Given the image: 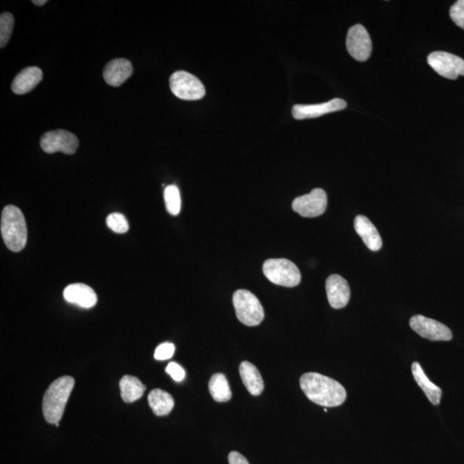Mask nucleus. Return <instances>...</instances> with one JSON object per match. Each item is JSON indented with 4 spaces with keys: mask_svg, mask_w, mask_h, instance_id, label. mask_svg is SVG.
<instances>
[{
    "mask_svg": "<svg viewBox=\"0 0 464 464\" xmlns=\"http://www.w3.org/2000/svg\"><path fill=\"white\" fill-rule=\"evenodd\" d=\"M300 387L307 398L319 406H340L347 398L346 389L339 382L320 373L304 374L300 377Z\"/></svg>",
    "mask_w": 464,
    "mask_h": 464,
    "instance_id": "obj_1",
    "label": "nucleus"
},
{
    "mask_svg": "<svg viewBox=\"0 0 464 464\" xmlns=\"http://www.w3.org/2000/svg\"><path fill=\"white\" fill-rule=\"evenodd\" d=\"M74 383L75 382L72 377H61L47 389L43 397V412L44 418L50 424H57L61 421Z\"/></svg>",
    "mask_w": 464,
    "mask_h": 464,
    "instance_id": "obj_2",
    "label": "nucleus"
},
{
    "mask_svg": "<svg viewBox=\"0 0 464 464\" xmlns=\"http://www.w3.org/2000/svg\"><path fill=\"white\" fill-rule=\"evenodd\" d=\"M1 234L7 248L13 252L23 250L27 244V226L23 213L18 207L9 205L1 215Z\"/></svg>",
    "mask_w": 464,
    "mask_h": 464,
    "instance_id": "obj_3",
    "label": "nucleus"
},
{
    "mask_svg": "<svg viewBox=\"0 0 464 464\" xmlns=\"http://www.w3.org/2000/svg\"><path fill=\"white\" fill-rule=\"evenodd\" d=\"M233 306L237 319L244 325L257 326L264 319V310L261 302L250 291L242 289L234 293Z\"/></svg>",
    "mask_w": 464,
    "mask_h": 464,
    "instance_id": "obj_4",
    "label": "nucleus"
},
{
    "mask_svg": "<svg viewBox=\"0 0 464 464\" xmlns=\"http://www.w3.org/2000/svg\"><path fill=\"white\" fill-rule=\"evenodd\" d=\"M263 273L272 283L285 287H297L301 281V273L287 259H269L263 264Z\"/></svg>",
    "mask_w": 464,
    "mask_h": 464,
    "instance_id": "obj_5",
    "label": "nucleus"
},
{
    "mask_svg": "<svg viewBox=\"0 0 464 464\" xmlns=\"http://www.w3.org/2000/svg\"><path fill=\"white\" fill-rule=\"evenodd\" d=\"M170 87L174 96L186 101L200 100L206 95V89L202 81L185 70H178L172 74Z\"/></svg>",
    "mask_w": 464,
    "mask_h": 464,
    "instance_id": "obj_6",
    "label": "nucleus"
},
{
    "mask_svg": "<svg viewBox=\"0 0 464 464\" xmlns=\"http://www.w3.org/2000/svg\"><path fill=\"white\" fill-rule=\"evenodd\" d=\"M428 65L440 76L456 80L464 76V61L462 58L447 52H433L428 57Z\"/></svg>",
    "mask_w": 464,
    "mask_h": 464,
    "instance_id": "obj_7",
    "label": "nucleus"
},
{
    "mask_svg": "<svg viewBox=\"0 0 464 464\" xmlns=\"http://www.w3.org/2000/svg\"><path fill=\"white\" fill-rule=\"evenodd\" d=\"M79 144L75 135L62 129L47 132L40 139V147L50 154L61 151L72 155L75 154Z\"/></svg>",
    "mask_w": 464,
    "mask_h": 464,
    "instance_id": "obj_8",
    "label": "nucleus"
},
{
    "mask_svg": "<svg viewBox=\"0 0 464 464\" xmlns=\"http://www.w3.org/2000/svg\"><path fill=\"white\" fill-rule=\"evenodd\" d=\"M328 205L326 192L315 188L310 194L299 196L292 202V209L304 218H315L324 214Z\"/></svg>",
    "mask_w": 464,
    "mask_h": 464,
    "instance_id": "obj_9",
    "label": "nucleus"
},
{
    "mask_svg": "<svg viewBox=\"0 0 464 464\" xmlns=\"http://www.w3.org/2000/svg\"><path fill=\"white\" fill-rule=\"evenodd\" d=\"M410 325L419 336L430 340L448 341L452 339V333L447 326L422 315L412 317Z\"/></svg>",
    "mask_w": 464,
    "mask_h": 464,
    "instance_id": "obj_10",
    "label": "nucleus"
},
{
    "mask_svg": "<svg viewBox=\"0 0 464 464\" xmlns=\"http://www.w3.org/2000/svg\"><path fill=\"white\" fill-rule=\"evenodd\" d=\"M349 54L358 61H366L373 51V43L368 31L361 24H356L349 29L347 36Z\"/></svg>",
    "mask_w": 464,
    "mask_h": 464,
    "instance_id": "obj_11",
    "label": "nucleus"
},
{
    "mask_svg": "<svg viewBox=\"0 0 464 464\" xmlns=\"http://www.w3.org/2000/svg\"><path fill=\"white\" fill-rule=\"evenodd\" d=\"M347 103L343 99L335 98L317 105H296L292 107V116L296 120L317 118L324 114L346 109Z\"/></svg>",
    "mask_w": 464,
    "mask_h": 464,
    "instance_id": "obj_12",
    "label": "nucleus"
},
{
    "mask_svg": "<svg viewBox=\"0 0 464 464\" xmlns=\"http://www.w3.org/2000/svg\"><path fill=\"white\" fill-rule=\"evenodd\" d=\"M326 292L329 303L334 309H343L350 300V287L347 281L338 274L327 278Z\"/></svg>",
    "mask_w": 464,
    "mask_h": 464,
    "instance_id": "obj_13",
    "label": "nucleus"
},
{
    "mask_svg": "<svg viewBox=\"0 0 464 464\" xmlns=\"http://www.w3.org/2000/svg\"><path fill=\"white\" fill-rule=\"evenodd\" d=\"M63 296L66 302L76 304L84 309L94 307L98 302V297L93 289L82 283L69 285L65 288Z\"/></svg>",
    "mask_w": 464,
    "mask_h": 464,
    "instance_id": "obj_14",
    "label": "nucleus"
},
{
    "mask_svg": "<svg viewBox=\"0 0 464 464\" xmlns=\"http://www.w3.org/2000/svg\"><path fill=\"white\" fill-rule=\"evenodd\" d=\"M132 63L126 59H116L107 63L103 70V77L111 87H121L126 80L132 76Z\"/></svg>",
    "mask_w": 464,
    "mask_h": 464,
    "instance_id": "obj_15",
    "label": "nucleus"
},
{
    "mask_svg": "<svg viewBox=\"0 0 464 464\" xmlns=\"http://www.w3.org/2000/svg\"><path fill=\"white\" fill-rule=\"evenodd\" d=\"M354 228L369 250L371 251L380 250L383 245L380 234L368 218L359 215L354 220Z\"/></svg>",
    "mask_w": 464,
    "mask_h": 464,
    "instance_id": "obj_16",
    "label": "nucleus"
},
{
    "mask_svg": "<svg viewBox=\"0 0 464 464\" xmlns=\"http://www.w3.org/2000/svg\"><path fill=\"white\" fill-rule=\"evenodd\" d=\"M43 70L31 66L21 70L13 80L12 89L15 94L24 95L31 91L43 80Z\"/></svg>",
    "mask_w": 464,
    "mask_h": 464,
    "instance_id": "obj_17",
    "label": "nucleus"
},
{
    "mask_svg": "<svg viewBox=\"0 0 464 464\" xmlns=\"http://www.w3.org/2000/svg\"><path fill=\"white\" fill-rule=\"evenodd\" d=\"M239 373L248 391L252 396L261 395L264 389V382H263L261 373L253 364L248 361L242 362L239 367Z\"/></svg>",
    "mask_w": 464,
    "mask_h": 464,
    "instance_id": "obj_18",
    "label": "nucleus"
},
{
    "mask_svg": "<svg viewBox=\"0 0 464 464\" xmlns=\"http://www.w3.org/2000/svg\"><path fill=\"white\" fill-rule=\"evenodd\" d=\"M412 373H413L414 380L417 382L419 387H421L423 392L425 393L431 403H433L435 406L439 405L442 396L441 389L429 380V378L426 377L419 363H413V365H412Z\"/></svg>",
    "mask_w": 464,
    "mask_h": 464,
    "instance_id": "obj_19",
    "label": "nucleus"
},
{
    "mask_svg": "<svg viewBox=\"0 0 464 464\" xmlns=\"http://www.w3.org/2000/svg\"><path fill=\"white\" fill-rule=\"evenodd\" d=\"M148 403L158 417H165L173 410L174 402L172 395L163 389H156L148 396Z\"/></svg>",
    "mask_w": 464,
    "mask_h": 464,
    "instance_id": "obj_20",
    "label": "nucleus"
},
{
    "mask_svg": "<svg viewBox=\"0 0 464 464\" xmlns=\"http://www.w3.org/2000/svg\"><path fill=\"white\" fill-rule=\"evenodd\" d=\"M121 397L125 403H132L142 397L146 387L138 378L124 376L120 382Z\"/></svg>",
    "mask_w": 464,
    "mask_h": 464,
    "instance_id": "obj_21",
    "label": "nucleus"
},
{
    "mask_svg": "<svg viewBox=\"0 0 464 464\" xmlns=\"http://www.w3.org/2000/svg\"><path fill=\"white\" fill-rule=\"evenodd\" d=\"M209 391L214 401L226 403L232 399V393L227 378L223 373L213 375L209 381Z\"/></svg>",
    "mask_w": 464,
    "mask_h": 464,
    "instance_id": "obj_22",
    "label": "nucleus"
},
{
    "mask_svg": "<svg viewBox=\"0 0 464 464\" xmlns=\"http://www.w3.org/2000/svg\"><path fill=\"white\" fill-rule=\"evenodd\" d=\"M165 202L166 209L170 214L177 216L181 211V195L179 188L176 185H170L165 189Z\"/></svg>",
    "mask_w": 464,
    "mask_h": 464,
    "instance_id": "obj_23",
    "label": "nucleus"
},
{
    "mask_svg": "<svg viewBox=\"0 0 464 464\" xmlns=\"http://www.w3.org/2000/svg\"><path fill=\"white\" fill-rule=\"evenodd\" d=\"M14 27L13 14L3 13L0 16V47L3 48L8 43L12 36Z\"/></svg>",
    "mask_w": 464,
    "mask_h": 464,
    "instance_id": "obj_24",
    "label": "nucleus"
},
{
    "mask_svg": "<svg viewBox=\"0 0 464 464\" xmlns=\"http://www.w3.org/2000/svg\"><path fill=\"white\" fill-rule=\"evenodd\" d=\"M107 227L117 233H126L128 231L129 225L127 218L124 214L119 213L111 214L106 220Z\"/></svg>",
    "mask_w": 464,
    "mask_h": 464,
    "instance_id": "obj_25",
    "label": "nucleus"
},
{
    "mask_svg": "<svg viewBox=\"0 0 464 464\" xmlns=\"http://www.w3.org/2000/svg\"><path fill=\"white\" fill-rule=\"evenodd\" d=\"M450 16L458 27L464 29V0H458L451 7Z\"/></svg>",
    "mask_w": 464,
    "mask_h": 464,
    "instance_id": "obj_26",
    "label": "nucleus"
},
{
    "mask_svg": "<svg viewBox=\"0 0 464 464\" xmlns=\"http://www.w3.org/2000/svg\"><path fill=\"white\" fill-rule=\"evenodd\" d=\"M174 345L170 343H163L156 349L154 357L157 360H167L172 358L174 354Z\"/></svg>",
    "mask_w": 464,
    "mask_h": 464,
    "instance_id": "obj_27",
    "label": "nucleus"
},
{
    "mask_svg": "<svg viewBox=\"0 0 464 464\" xmlns=\"http://www.w3.org/2000/svg\"><path fill=\"white\" fill-rule=\"evenodd\" d=\"M165 371L174 381L181 382L184 380L185 371L183 367L178 365L177 363H170L169 365L167 366Z\"/></svg>",
    "mask_w": 464,
    "mask_h": 464,
    "instance_id": "obj_28",
    "label": "nucleus"
},
{
    "mask_svg": "<svg viewBox=\"0 0 464 464\" xmlns=\"http://www.w3.org/2000/svg\"><path fill=\"white\" fill-rule=\"evenodd\" d=\"M230 464H250L242 454L237 451H232L228 456Z\"/></svg>",
    "mask_w": 464,
    "mask_h": 464,
    "instance_id": "obj_29",
    "label": "nucleus"
},
{
    "mask_svg": "<svg viewBox=\"0 0 464 464\" xmlns=\"http://www.w3.org/2000/svg\"><path fill=\"white\" fill-rule=\"evenodd\" d=\"M47 2V0H39V1L38 0H33L32 1V3H35V5L37 6H44Z\"/></svg>",
    "mask_w": 464,
    "mask_h": 464,
    "instance_id": "obj_30",
    "label": "nucleus"
}]
</instances>
